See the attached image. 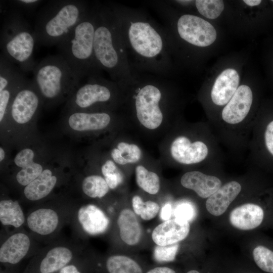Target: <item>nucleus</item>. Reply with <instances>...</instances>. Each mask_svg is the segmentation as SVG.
Instances as JSON below:
<instances>
[{"label": "nucleus", "mask_w": 273, "mask_h": 273, "mask_svg": "<svg viewBox=\"0 0 273 273\" xmlns=\"http://www.w3.org/2000/svg\"><path fill=\"white\" fill-rule=\"evenodd\" d=\"M175 218L183 221L190 222L195 217L196 211L189 203H183L177 205L174 210Z\"/></svg>", "instance_id": "nucleus-37"}, {"label": "nucleus", "mask_w": 273, "mask_h": 273, "mask_svg": "<svg viewBox=\"0 0 273 273\" xmlns=\"http://www.w3.org/2000/svg\"><path fill=\"white\" fill-rule=\"evenodd\" d=\"M0 32L1 54L24 73L32 72L36 63L33 54L36 38L33 29L20 10L3 7Z\"/></svg>", "instance_id": "nucleus-5"}, {"label": "nucleus", "mask_w": 273, "mask_h": 273, "mask_svg": "<svg viewBox=\"0 0 273 273\" xmlns=\"http://www.w3.org/2000/svg\"><path fill=\"white\" fill-rule=\"evenodd\" d=\"M180 183L202 198H209L221 187V181L218 177L198 171L185 173L181 177Z\"/></svg>", "instance_id": "nucleus-22"}, {"label": "nucleus", "mask_w": 273, "mask_h": 273, "mask_svg": "<svg viewBox=\"0 0 273 273\" xmlns=\"http://www.w3.org/2000/svg\"><path fill=\"white\" fill-rule=\"evenodd\" d=\"M161 17L168 36H176L186 43L198 47L211 44L216 38L214 27L204 19L189 14H183L174 20L165 12L149 2Z\"/></svg>", "instance_id": "nucleus-10"}, {"label": "nucleus", "mask_w": 273, "mask_h": 273, "mask_svg": "<svg viewBox=\"0 0 273 273\" xmlns=\"http://www.w3.org/2000/svg\"><path fill=\"white\" fill-rule=\"evenodd\" d=\"M239 75L234 69L222 71L216 79L211 97L213 102L219 106L227 104L238 87Z\"/></svg>", "instance_id": "nucleus-23"}, {"label": "nucleus", "mask_w": 273, "mask_h": 273, "mask_svg": "<svg viewBox=\"0 0 273 273\" xmlns=\"http://www.w3.org/2000/svg\"><path fill=\"white\" fill-rule=\"evenodd\" d=\"M37 242L23 228L9 232L1 242L0 262L6 268H15L25 258L38 251Z\"/></svg>", "instance_id": "nucleus-13"}, {"label": "nucleus", "mask_w": 273, "mask_h": 273, "mask_svg": "<svg viewBox=\"0 0 273 273\" xmlns=\"http://www.w3.org/2000/svg\"><path fill=\"white\" fill-rule=\"evenodd\" d=\"M255 262L262 270L273 273V250L266 246L259 245L253 250Z\"/></svg>", "instance_id": "nucleus-33"}, {"label": "nucleus", "mask_w": 273, "mask_h": 273, "mask_svg": "<svg viewBox=\"0 0 273 273\" xmlns=\"http://www.w3.org/2000/svg\"><path fill=\"white\" fill-rule=\"evenodd\" d=\"M97 262L85 252L57 273H95Z\"/></svg>", "instance_id": "nucleus-32"}, {"label": "nucleus", "mask_w": 273, "mask_h": 273, "mask_svg": "<svg viewBox=\"0 0 273 273\" xmlns=\"http://www.w3.org/2000/svg\"><path fill=\"white\" fill-rule=\"evenodd\" d=\"M64 122L71 132L79 134L103 130L111 123L112 117L105 111H66Z\"/></svg>", "instance_id": "nucleus-16"}, {"label": "nucleus", "mask_w": 273, "mask_h": 273, "mask_svg": "<svg viewBox=\"0 0 273 273\" xmlns=\"http://www.w3.org/2000/svg\"><path fill=\"white\" fill-rule=\"evenodd\" d=\"M195 6L202 16L208 19H215L222 13L224 9L222 1L196 0Z\"/></svg>", "instance_id": "nucleus-34"}, {"label": "nucleus", "mask_w": 273, "mask_h": 273, "mask_svg": "<svg viewBox=\"0 0 273 273\" xmlns=\"http://www.w3.org/2000/svg\"><path fill=\"white\" fill-rule=\"evenodd\" d=\"M36 160L18 169L15 174V181L23 189L35 179L45 168L42 163Z\"/></svg>", "instance_id": "nucleus-30"}, {"label": "nucleus", "mask_w": 273, "mask_h": 273, "mask_svg": "<svg viewBox=\"0 0 273 273\" xmlns=\"http://www.w3.org/2000/svg\"><path fill=\"white\" fill-rule=\"evenodd\" d=\"M117 225L120 238L124 243L133 246L140 242L142 229L133 210L129 208L121 210L117 216Z\"/></svg>", "instance_id": "nucleus-25"}, {"label": "nucleus", "mask_w": 273, "mask_h": 273, "mask_svg": "<svg viewBox=\"0 0 273 273\" xmlns=\"http://www.w3.org/2000/svg\"><path fill=\"white\" fill-rule=\"evenodd\" d=\"M6 158V151L3 147H0V162L1 164L4 161Z\"/></svg>", "instance_id": "nucleus-43"}, {"label": "nucleus", "mask_w": 273, "mask_h": 273, "mask_svg": "<svg viewBox=\"0 0 273 273\" xmlns=\"http://www.w3.org/2000/svg\"><path fill=\"white\" fill-rule=\"evenodd\" d=\"M39 0H16L7 2L8 5L21 11H24L31 13L34 11L41 3Z\"/></svg>", "instance_id": "nucleus-38"}, {"label": "nucleus", "mask_w": 273, "mask_h": 273, "mask_svg": "<svg viewBox=\"0 0 273 273\" xmlns=\"http://www.w3.org/2000/svg\"><path fill=\"white\" fill-rule=\"evenodd\" d=\"M27 78L17 66L0 55V112L6 113L12 100Z\"/></svg>", "instance_id": "nucleus-15"}, {"label": "nucleus", "mask_w": 273, "mask_h": 273, "mask_svg": "<svg viewBox=\"0 0 273 273\" xmlns=\"http://www.w3.org/2000/svg\"><path fill=\"white\" fill-rule=\"evenodd\" d=\"M272 2H273V1H272Z\"/></svg>", "instance_id": "nucleus-46"}, {"label": "nucleus", "mask_w": 273, "mask_h": 273, "mask_svg": "<svg viewBox=\"0 0 273 273\" xmlns=\"http://www.w3.org/2000/svg\"><path fill=\"white\" fill-rule=\"evenodd\" d=\"M26 214L19 201L8 198L0 200V222L5 227L20 229L25 225Z\"/></svg>", "instance_id": "nucleus-26"}, {"label": "nucleus", "mask_w": 273, "mask_h": 273, "mask_svg": "<svg viewBox=\"0 0 273 273\" xmlns=\"http://www.w3.org/2000/svg\"><path fill=\"white\" fill-rule=\"evenodd\" d=\"M84 252L78 240L57 238L39 249L22 273H57Z\"/></svg>", "instance_id": "nucleus-11"}, {"label": "nucleus", "mask_w": 273, "mask_h": 273, "mask_svg": "<svg viewBox=\"0 0 273 273\" xmlns=\"http://www.w3.org/2000/svg\"><path fill=\"white\" fill-rule=\"evenodd\" d=\"M132 207L135 214L145 220L153 219L160 211V206L157 203L151 200L144 202L138 195L132 197Z\"/></svg>", "instance_id": "nucleus-31"}, {"label": "nucleus", "mask_w": 273, "mask_h": 273, "mask_svg": "<svg viewBox=\"0 0 273 273\" xmlns=\"http://www.w3.org/2000/svg\"><path fill=\"white\" fill-rule=\"evenodd\" d=\"M77 204L66 199L40 203L26 214V230L37 242L49 244L71 223Z\"/></svg>", "instance_id": "nucleus-8"}, {"label": "nucleus", "mask_w": 273, "mask_h": 273, "mask_svg": "<svg viewBox=\"0 0 273 273\" xmlns=\"http://www.w3.org/2000/svg\"><path fill=\"white\" fill-rule=\"evenodd\" d=\"M253 101L252 92L246 85L239 86L223 109L222 118L230 124L241 122L247 115Z\"/></svg>", "instance_id": "nucleus-19"}, {"label": "nucleus", "mask_w": 273, "mask_h": 273, "mask_svg": "<svg viewBox=\"0 0 273 273\" xmlns=\"http://www.w3.org/2000/svg\"><path fill=\"white\" fill-rule=\"evenodd\" d=\"M178 247V243L167 246L157 245L154 250V256L159 262L172 261L175 258Z\"/></svg>", "instance_id": "nucleus-36"}, {"label": "nucleus", "mask_w": 273, "mask_h": 273, "mask_svg": "<svg viewBox=\"0 0 273 273\" xmlns=\"http://www.w3.org/2000/svg\"><path fill=\"white\" fill-rule=\"evenodd\" d=\"M135 174L136 184L141 189L151 195L158 193L160 179L156 173L148 170L142 165H138L135 167Z\"/></svg>", "instance_id": "nucleus-29"}, {"label": "nucleus", "mask_w": 273, "mask_h": 273, "mask_svg": "<svg viewBox=\"0 0 273 273\" xmlns=\"http://www.w3.org/2000/svg\"><path fill=\"white\" fill-rule=\"evenodd\" d=\"M187 273H200L199 271H198L196 270H191L187 272Z\"/></svg>", "instance_id": "nucleus-45"}, {"label": "nucleus", "mask_w": 273, "mask_h": 273, "mask_svg": "<svg viewBox=\"0 0 273 273\" xmlns=\"http://www.w3.org/2000/svg\"><path fill=\"white\" fill-rule=\"evenodd\" d=\"M83 194L90 198H102L110 188L104 178L98 174H90L83 178L80 183Z\"/></svg>", "instance_id": "nucleus-27"}, {"label": "nucleus", "mask_w": 273, "mask_h": 273, "mask_svg": "<svg viewBox=\"0 0 273 273\" xmlns=\"http://www.w3.org/2000/svg\"><path fill=\"white\" fill-rule=\"evenodd\" d=\"M172 214V208L170 204L164 206L160 211V217L164 221L169 220Z\"/></svg>", "instance_id": "nucleus-40"}, {"label": "nucleus", "mask_w": 273, "mask_h": 273, "mask_svg": "<svg viewBox=\"0 0 273 273\" xmlns=\"http://www.w3.org/2000/svg\"><path fill=\"white\" fill-rule=\"evenodd\" d=\"M189 222L183 221L175 218L164 221L153 230L151 237L158 246H167L178 243L189 235Z\"/></svg>", "instance_id": "nucleus-20"}, {"label": "nucleus", "mask_w": 273, "mask_h": 273, "mask_svg": "<svg viewBox=\"0 0 273 273\" xmlns=\"http://www.w3.org/2000/svg\"><path fill=\"white\" fill-rule=\"evenodd\" d=\"M32 72L31 80L46 107L66 102L81 83L59 54L43 58L36 64Z\"/></svg>", "instance_id": "nucleus-6"}, {"label": "nucleus", "mask_w": 273, "mask_h": 273, "mask_svg": "<svg viewBox=\"0 0 273 273\" xmlns=\"http://www.w3.org/2000/svg\"><path fill=\"white\" fill-rule=\"evenodd\" d=\"M92 2L83 0H53L38 11L34 26L36 43L57 45L85 16Z\"/></svg>", "instance_id": "nucleus-3"}, {"label": "nucleus", "mask_w": 273, "mask_h": 273, "mask_svg": "<svg viewBox=\"0 0 273 273\" xmlns=\"http://www.w3.org/2000/svg\"><path fill=\"white\" fill-rule=\"evenodd\" d=\"M264 143L267 150L273 156V120L266 126L264 132Z\"/></svg>", "instance_id": "nucleus-39"}, {"label": "nucleus", "mask_w": 273, "mask_h": 273, "mask_svg": "<svg viewBox=\"0 0 273 273\" xmlns=\"http://www.w3.org/2000/svg\"><path fill=\"white\" fill-rule=\"evenodd\" d=\"M243 2L249 6H255L259 5L261 1L260 0H244Z\"/></svg>", "instance_id": "nucleus-42"}, {"label": "nucleus", "mask_w": 273, "mask_h": 273, "mask_svg": "<svg viewBox=\"0 0 273 273\" xmlns=\"http://www.w3.org/2000/svg\"><path fill=\"white\" fill-rule=\"evenodd\" d=\"M241 185L231 181L221 186L206 201L207 210L214 216L222 215L241 191Z\"/></svg>", "instance_id": "nucleus-24"}, {"label": "nucleus", "mask_w": 273, "mask_h": 273, "mask_svg": "<svg viewBox=\"0 0 273 273\" xmlns=\"http://www.w3.org/2000/svg\"><path fill=\"white\" fill-rule=\"evenodd\" d=\"M42 106L39 94L31 79L27 78L14 96L5 121L25 126L34 121Z\"/></svg>", "instance_id": "nucleus-12"}, {"label": "nucleus", "mask_w": 273, "mask_h": 273, "mask_svg": "<svg viewBox=\"0 0 273 273\" xmlns=\"http://www.w3.org/2000/svg\"><path fill=\"white\" fill-rule=\"evenodd\" d=\"M165 78L151 74H140L136 81L128 87L130 99L139 122L150 129L158 128L164 115L161 103L165 95Z\"/></svg>", "instance_id": "nucleus-7"}, {"label": "nucleus", "mask_w": 273, "mask_h": 273, "mask_svg": "<svg viewBox=\"0 0 273 273\" xmlns=\"http://www.w3.org/2000/svg\"><path fill=\"white\" fill-rule=\"evenodd\" d=\"M84 80L66 102V111L97 112V109L108 108L115 104L118 93L122 90L116 82L102 75L90 76Z\"/></svg>", "instance_id": "nucleus-9"}, {"label": "nucleus", "mask_w": 273, "mask_h": 273, "mask_svg": "<svg viewBox=\"0 0 273 273\" xmlns=\"http://www.w3.org/2000/svg\"><path fill=\"white\" fill-rule=\"evenodd\" d=\"M265 211L260 205L246 203L234 209L229 215V221L234 227L241 230L256 229L263 222Z\"/></svg>", "instance_id": "nucleus-21"}, {"label": "nucleus", "mask_w": 273, "mask_h": 273, "mask_svg": "<svg viewBox=\"0 0 273 273\" xmlns=\"http://www.w3.org/2000/svg\"><path fill=\"white\" fill-rule=\"evenodd\" d=\"M94 51L99 68L123 90L134 83L140 74L131 68L126 50L109 3L98 2Z\"/></svg>", "instance_id": "nucleus-2"}, {"label": "nucleus", "mask_w": 273, "mask_h": 273, "mask_svg": "<svg viewBox=\"0 0 273 273\" xmlns=\"http://www.w3.org/2000/svg\"><path fill=\"white\" fill-rule=\"evenodd\" d=\"M208 149L203 142L191 143L184 136L177 137L172 143L170 153L172 158L178 163L185 164L197 163L207 157Z\"/></svg>", "instance_id": "nucleus-18"}, {"label": "nucleus", "mask_w": 273, "mask_h": 273, "mask_svg": "<svg viewBox=\"0 0 273 273\" xmlns=\"http://www.w3.org/2000/svg\"><path fill=\"white\" fill-rule=\"evenodd\" d=\"M63 174L52 166L46 167L41 173L23 189V197L31 202H42L63 181Z\"/></svg>", "instance_id": "nucleus-17"}, {"label": "nucleus", "mask_w": 273, "mask_h": 273, "mask_svg": "<svg viewBox=\"0 0 273 273\" xmlns=\"http://www.w3.org/2000/svg\"><path fill=\"white\" fill-rule=\"evenodd\" d=\"M109 4L133 71L167 76L171 69L172 50L164 26L142 8Z\"/></svg>", "instance_id": "nucleus-1"}, {"label": "nucleus", "mask_w": 273, "mask_h": 273, "mask_svg": "<svg viewBox=\"0 0 273 273\" xmlns=\"http://www.w3.org/2000/svg\"><path fill=\"white\" fill-rule=\"evenodd\" d=\"M70 223L79 238L105 233L109 228L110 220L106 212L97 205L87 203L79 205L77 203Z\"/></svg>", "instance_id": "nucleus-14"}, {"label": "nucleus", "mask_w": 273, "mask_h": 273, "mask_svg": "<svg viewBox=\"0 0 273 273\" xmlns=\"http://www.w3.org/2000/svg\"><path fill=\"white\" fill-rule=\"evenodd\" d=\"M111 155L116 163L125 165L138 162L141 157V151L135 144L120 142L117 148L112 150Z\"/></svg>", "instance_id": "nucleus-28"}, {"label": "nucleus", "mask_w": 273, "mask_h": 273, "mask_svg": "<svg viewBox=\"0 0 273 273\" xmlns=\"http://www.w3.org/2000/svg\"><path fill=\"white\" fill-rule=\"evenodd\" d=\"M15 268H6L5 269H1L0 273H15Z\"/></svg>", "instance_id": "nucleus-44"}, {"label": "nucleus", "mask_w": 273, "mask_h": 273, "mask_svg": "<svg viewBox=\"0 0 273 273\" xmlns=\"http://www.w3.org/2000/svg\"><path fill=\"white\" fill-rule=\"evenodd\" d=\"M146 273H175V271L168 267H156L148 271Z\"/></svg>", "instance_id": "nucleus-41"}, {"label": "nucleus", "mask_w": 273, "mask_h": 273, "mask_svg": "<svg viewBox=\"0 0 273 273\" xmlns=\"http://www.w3.org/2000/svg\"><path fill=\"white\" fill-rule=\"evenodd\" d=\"M101 172L110 189H116L123 180V174L111 160H106L102 165Z\"/></svg>", "instance_id": "nucleus-35"}, {"label": "nucleus", "mask_w": 273, "mask_h": 273, "mask_svg": "<svg viewBox=\"0 0 273 273\" xmlns=\"http://www.w3.org/2000/svg\"><path fill=\"white\" fill-rule=\"evenodd\" d=\"M98 2L57 45L59 55L68 63L81 82L102 75L94 55V42Z\"/></svg>", "instance_id": "nucleus-4"}]
</instances>
